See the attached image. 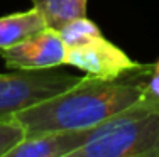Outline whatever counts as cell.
<instances>
[{"instance_id": "obj_1", "label": "cell", "mask_w": 159, "mask_h": 157, "mask_svg": "<svg viewBox=\"0 0 159 157\" xmlns=\"http://www.w3.org/2000/svg\"><path fill=\"white\" fill-rule=\"evenodd\" d=\"M149 69L151 64H142L112 81L86 74L66 91L19 110L14 118L24 127L25 137L93 129L142 98Z\"/></svg>"}, {"instance_id": "obj_2", "label": "cell", "mask_w": 159, "mask_h": 157, "mask_svg": "<svg viewBox=\"0 0 159 157\" xmlns=\"http://www.w3.org/2000/svg\"><path fill=\"white\" fill-rule=\"evenodd\" d=\"M71 157H159V98L137 103L93 127Z\"/></svg>"}, {"instance_id": "obj_3", "label": "cell", "mask_w": 159, "mask_h": 157, "mask_svg": "<svg viewBox=\"0 0 159 157\" xmlns=\"http://www.w3.org/2000/svg\"><path fill=\"white\" fill-rule=\"evenodd\" d=\"M80 80L81 76L54 71V68L0 74V120H9L22 108L66 91Z\"/></svg>"}, {"instance_id": "obj_4", "label": "cell", "mask_w": 159, "mask_h": 157, "mask_svg": "<svg viewBox=\"0 0 159 157\" xmlns=\"http://www.w3.org/2000/svg\"><path fill=\"white\" fill-rule=\"evenodd\" d=\"M64 64L75 66L90 76L112 81L141 68L142 63L130 59L124 49L100 34L86 42L68 47Z\"/></svg>"}, {"instance_id": "obj_5", "label": "cell", "mask_w": 159, "mask_h": 157, "mask_svg": "<svg viewBox=\"0 0 159 157\" xmlns=\"http://www.w3.org/2000/svg\"><path fill=\"white\" fill-rule=\"evenodd\" d=\"M66 49L58 29L48 27L22 42L0 49V56L12 71L52 69L64 64Z\"/></svg>"}, {"instance_id": "obj_6", "label": "cell", "mask_w": 159, "mask_h": 157, "mask_svg": "<svg viewBox=\"0 0 159 157\" xmlns=\"http://www.w3.org/2000/svg\"><path fill=\"white\" fill-rule=\"evenodd\" d=\"M88 130H56L24 137L5 157H71L90 137Z\"/></svg>"}, {"instance_id": "obj_7", "label": "cell", "mask_w": 159, "mask_h": 157, "mask_svg": "<svg viewBox=\"0 0 159 157\" xmlns=\"http://www.w3.org/2000/svg\"><path fill=\"white\" fill-rule=\"evenodd\" d=\"M44 29H48V22L36 7L0 17V49L22 42Z\"/></svg>"}, {"instance_id": "obj_8", "label": "cell", "mask_w": 159, "mask_h": 157, "mask_svg": "<svg viewBox=\"0 0 159 157\" xmlns=\"http://www.w3.org/2000/svg\"><path fill=\"white\" fill-rule=\"evenodd\" d=\"M32 5L43 12L48 27L59 29L75 17L86 15L88 0H31Z\"/></svg>"}, {"instance_id": "obj_9", "label": "cell", "mask_w": 159, "mask_h": 157, "mask_svg": "<svg viewBox=\"0 0 159 157\" xmlns=\"http://www.w3.org/2000/svg\"><path fill=\"white\" fill-rule=\"evenodd\" d=\"M58 32L61 36V39L64 41L66 47L86 42V41H90V39H93V37L102 34L100 27L93 20H90L86 15L75 17L71 20H68L66 24H63L58 29Z\"/></svg>"}, {"instance_id": "obj_10", "label": "cell", "mask_w": 159, "mask_h": 157, "mask_svg": "<svg viewBox=\"0 0 159 157\" xmlns=\"http://www.w3.org/2000/svg\"><path fill=\"white\" fill-rule=\"evenodd\" d=\"M25 137L24 127L19 123L16 118L9 120H0V157H5L9 150Z\"/></svg>"}]
</instances>
